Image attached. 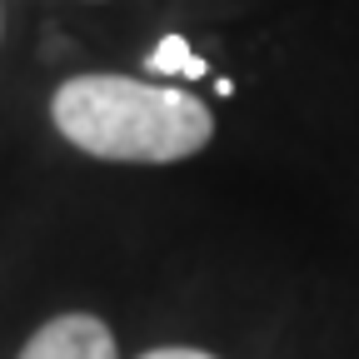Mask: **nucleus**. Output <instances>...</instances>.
<instances>
[{
    "mask_svg": "<svg viewBox=\"0 0 359 359\" xmlns=\"http://www.w3.org/2000/svg\"><path fill=\"white\" fill-rule=\"evenodd\" d=\"M50 120L65 140L95 160L175 165L210 145L215 115L175 85L130 75H75L55 90Z\"/></svg>",
    "mask_w": 359,
    "mask_h": 359,
    "instance_id": "f257e3e1",
    "label": "nucleus"
},
{
    "mask_svg": "<svg viewBox=\"0 0 359 359\" xmlns=\"http://www.w3.org/2000/svg\"><path fill=\"white\" fill-rule=\"evenodd\" d=\"M15 359H120L115 354V334L100 314H55V320H45L25 349Z\"/></svg>",
    "mask_w": 359,
    "mask_h": 359,
    "instance_id": "f03ea898",
    "label": "nucleus"
},
{
    "mask_svg": "<svg viewBox=\"0 0 359 359\" xmlns=\"http://www.w3.org/2000/svg\"><path fill=\"white\" fill-rule=\"evenodd\" d=\"M150 70H160V75H205V60L185 45V35H165L155 45V55H150Z\"/></svg>",
    "mask_w": 359,
    "mask_h": 359,
    "instance_id": "7ed1b4c3",
    "label": "nucleus"
},
{
    "mask_svg": "<svg viewBox=\"0 0 359 359\" xmlns=\"http://www.w3.org/2000/svg\"><path fill=\"white\" fill-rule=\"evenodd\" d=\"M140 359H219V354L190 349V344H165V349H150V354H140Z\"/></svg>",
    "mask_w": 359,
    "mask_h": 359,
    "instance_id": "20e7f679",
    "label": "nucleus"
}]
</instances>
